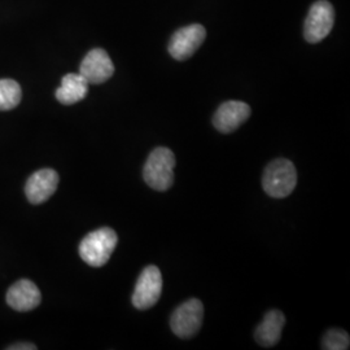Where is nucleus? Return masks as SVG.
Masks as SVG:
<instances>
[{
	"instance_id": "obj_7",
	"label": "nucleus",
	"mask_w": 350,
	"mask_h": 350,
	"mask_svg": "<svg viewBox=\"0 0 350 350\" xmlns=\"http://www.w3.org/2000/svg\"><path fill=\"white\" fill-rule=\"evenodd\" d=\"M206 37L202 25L193 24L175 31L169 43V53L178 62H185L199 50Z\"/></svg>"
},
{
	"instance_id": "obj_12",
	"label": "nucleus",
	"mask_w": 350,
	"mask_h": 350,
	"mask_svg": "<svg viewBox=\"0 0 350 350\" xmlns=\"http://www.w3.org/2000/svg\"><path fill=\"white\" fill-rule=\"evenodd\" d=\"M286 325V317L280 310H270L256 328L254 338L263 348H271L279 342Z\"/></svg>"
},
{
	"instance_id": "obj_2",
	"label": "nucleus",
	"mask_w": 350,
	"mask_h": 350,
	"mask_svg": "<svg viewBox=\"0 0 350 350\" xmlns=\"http://www.w3.org/2000/svg\"><path fill=\"white\" fill-rule=\"evenodd\" d=\"M175 154L166 147L150 152L143 169L144 182L156 191H167L174 183Z\"/></svg>"
},
{
	"instance_id": "obj_6",
	"label": "nucleus",
	"mask_w": 350,
	"mask_h": 350,
	"mask_svg": "<svg viewBox=\"0 0 350 350\" xmlns=\"http://www.w3.org/2000/svg\"><path fill=\"white\" fill-rule=\"evenodd\" d=\"M335 24V11L329 1L319 0L314 3L308 13L304 36L309 43H319L332 30Z\"/></svg>"
},
{
	"instance_id": "obj_5",
	"label": "nucleus",
	"mask_w": 350,
	"mask_h": 350,
	"mask_svg": "<svg viewBox=\"0 0 350 350\" xmlns=\"http://www.w3.org/2000/svg\"><path fill=\"white\" fill-rule=\"evenodd\" d=\"M204 317L202 302L189 299L175 309L170 318V327L178 338H193L200 329Z\"/></svg>"
},
{
	"instance_id": "obj_1",
	"label": "nucleus",
	"mask_w": 350,
	"mask_h": 350,
	"mask_svg": "<svg viewBox=\"0 0 350 350\" xmlns=\"http://www.w3.org/2000/svg\"><path fill=\"white\" fill-rule=\"evenodd\" d=\"M118 237L109 227H103L90 232L79 244V256L83 262L92 267H101L109 261L117 247Z\"/></svg>"
},
{
	"instance_id": "obj_13",
	"label": "nucleus",
	"mask_w": 350,
	"mask_h": 350,
	"mask_svg": "<svg viewBox=\"0 0 350 350\" xmlns=\"http://www.w3.org/2000/svg\"><path fill=\"white\" fill-rule=\"evenodd\" d=\"M88 81L81 75L69 73L62 81V86L56 90V99L64 105H72L83 100L88 92Z\"/></svg>"
},
{
	"instance_id": "obj_4",
	"label": "nucleus",
	"mask_w": 350,
	"mask_h": 350,
	"mask_svg": "<svg viewBox=\"0 0 350 350\" xmlns=\"http://www.w3.org/2000/svg\"><path fill=\"white\" fill-rule=\"evenodd\" d=\"M163 292V275L157 266H147L139 275L133 293V305L139 310H147L157 304Z\"/></svg>"
},
{
	"instance_id": "obj_11",
	"label": "nucleus",
	"mask_w": 350,
	"mask_h": 350,
	"mask_svg": "<svg viewBox=\"0 0 350 350\" xmlns=\"http://www.w3.org/2000/svg\"><path fill=\"white\" fill-rule=\"evenodd\" d=\"M42 295L39 288L30 280H18L7 293V304L17 312H30L39 306Z\"/></svg>"
},
{
	"instance_id": "obj_3",
	"label": "nucleus",
	"mask_w": 350,
	"mask_h": 350,
	"mask_svg": "<svg viewBox=\"0 0 350 350\" xmlns=\"http://www.w3.org/2000/svg\"><path fill=\"white\" fill-rule=\"evenodd\" d=\"M297 185V172L287 159H278L269 163L262 175L265 192L274 199L289 196Z\"/></svg>"
},
{
	"instance_id": "obj_10",
	"label": "nucleus",
	"mask_w": 350,
	"mask_h": 350,
	"mask_svg": "<svg viewBox=\"0 0 350 350\" xmlns=\"http://www.w3.org/2000/svg\"><path fill=\"white\" fill-rule=\"evenodd\" d=\"M59 186V174L52 169H42L27 179L25 193L31 204H42L49 200Z\"/></svg>"
},
{
	"instance_id": "obj_15",
	"label": "nucleus",
	"mask_w": 350,
	"mask_h": 350,
	"mask_svg": "<svg viewBox=\"0 0 350 350\" xmlns=\"http://www.w3.org/2000/svg\"><path fill=\"white\" fill-rule=\"evenodd\" d=\"M349 334L340 328L328 329L323 336L322 348L325 350H347L349 349Z\"/></svg>"
},
{
	"instance_id": "obj_9",
	"label": "nucleus",
	"mask_w": 350,
	"mask_h": 350,
	"mask_svg": "<svg viewBox=\"0 0 350 350\" xmlns=\"http://www.w3.org/2000/svg\"><path fill=\"white\" fill-rule=\"evenodd\" d=\"M250 116V107L244 101H226L221 104V107L214 113L213 125L214 127L224 133L230 134L238 130Z\"/></svg>"
},
{
	"instance_id": "obj_8",
	"label": "nucleus",
	"mask_w": 350,
	"mask_h": 350,
	"mask_svg": "<svg viewBox=\"0 0 350 350\" xmlns=\"http://www.w3.org/2000/svg\"><path fill=\"white\" fill-rule=\"evenodd\" d=\"M114 73V65L109 55L101 49L90 51L79 68V75L88 83L100 85L107 82Z\"/></svg>"
},
{
	"instance_id": "obj_16",
	"label": "nucleus",
	"mask_w": 350,
	"mask_h": 350,
	"mask_svg": "<svg viewBox=\"0 0 350 350\" xmlns=\"http://www.w3.org/2000/svg\"><path fill=\"white\" fill-rule=\"evenodd\" d=\"M8 350H36L37 347L33 344H16L7 348Z\"/></svg>"
},
{
	"instance_id": "obj_14",
	"label": "nucleus",
	"mask_w": 350,
	"mask_h": 350,
	"mask_svg": "<svg viewBox=\"0 0 350 350\" xmlns=\"http://www.w3.org/2000/svg\"><path fill=\"white\" fill-rule=\"evenodd\" d=\"M23 98L20 85L13 79H0V111L16 108Z\"/></svg>"
}]
</instances>
